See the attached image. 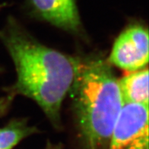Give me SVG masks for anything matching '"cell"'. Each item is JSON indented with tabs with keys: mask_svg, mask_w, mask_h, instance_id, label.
Instances as JSON below:
<instances>
[{
	"mask_svg": "<svg viewBox=\"0 0 149 149\" xmlns=\"http://www.w3.org/2000/svg\"><path fill=\"white\" fill-rule=\"evenodd\" d=\"M0 40L14 63L16 81L8 94L31 99L53 126L61 125V107L76 74L79 57L38 41L12 17L2 29Z\"/></svg>",
	"mask_w": 149,
	"mask_h": 149,
	"instance_id": "obj_1",
	"label": "cell"
},
{
	"mask_svg": "<svg viewBox=\"0 0 149 149\" xmlns=\"http://www.w3.org/2000/svg\"><path fill=\"white\" fill-rule=\"evenodd\" d=\"M69 94L82 139L88 149H107L124 103L112 66L100 56L79 58Z\"/></svg>",
	"mask_w": 149,
	"mask_h": 149,
	"instance_id": "obj_2",
	"label": "cell"
},
{
	"mask_svg": "<svg viewBox=\"0 0 149 149\" xmlns=\"http://www.w3.org/2000/svg\"><path fill=\"white\" fill-rule=\"evenodd\" d=\"M107 149H148V105L124 104Z\"/></svg>",
	"mask_w": 149,
	"mask_h": 149,
	"instance_id": "obj_3",
	"label": "cell"
},
{
	"mask_svg": "<svg viewBox=\"0 0 149 149\" xmlns=\"http://www.w3.org/2000/svg\"><path fill=\"white\" fill-rule=\"evenodd\" d=\"M148 33L141 24H132L118 36L108 57L111 65L132 72L147 68Z\"/></svg>",
	"mask_w": 149,
	"mask_h": 149,
	"instance_id": "obj_4",
	"label": "cell"
},
{
	"mask_svg": "<svg viewBox=\"0 0 149 149\" xmlns=\"http://www.w3.org/2000/svg\"><path fill=\"white\" fill-rule=\"evenodd\" d=\"M27 4L40 19L74 35L83 33L76 0H27Z\"/></svg>",
	"mask_w": 149,
	"mask_h": 149,
	"instance_id": "obj_5",
	"label": "cell"
},
{
	"mask_svg": "<svg viewBox=\"0 0 149 149\" xmlns=\"http://www.w3.org/2000/svg\"><path fill=\"white\" fill-rule=\"evenodd\" d=\"M119 87L124 104L148 105V69L145 68L123 76Z\"/></svg>",
	"mask_w": 149,
	"mask_h": 149,
	"instance_id": "obj_6",
	"label": "cell"
},
{
	"mask_svg": "<svg viewBox=\"0 0 149 149\" xmlns=\"http://www.w3.org/2000/svg\"><path fill=\"white\" fill-rule=\"evenodd\" d=\"M37 131V128L29 125L27 119L11 120L6 126L0 128V149H13L20 141Z\"/></svg>",
	"mask_w": 149,
	"mask_h": 149,
	"instance_id": "obj_7",
	"label": "cell"
},
{
	"mask_svg": "<svg viewBox=\"0 0 149 149\" xmlns=\"http://www.w3.org/2000/svg\"><path fill=\"white\" fill-rule=\"evenodd\" d=\"M14 97L15 96L13 94H8V93L4 97H0V117L7 113L10 106L12 105Z\"/></svg>",
	"mask_w": 149,
	"mask_h": 149,
	"instance_id": "obj_8",
	"label": "cell"
},
{
	"mask_svg": "<svg viewBox=\"0 0 149 149\" xmlns=\"http://www.w3.org/2000/svg\"><path fill=\"white\" fill-rule=\"evenodd\" d=\"M6 5V4H0V9H2V8H4Z\"/></svg>",
	"mask_w": 149,
	"mask_h": 149,
	"instance_id": "obj_9",
	"label": "cell"
},
{
	"mask_svg": "<svg viewBox=\"0 0 149 149\" xmlns=\"http://www.w3.org/2000/svg\"><path fill=\"white\" fill-rule=\"evenodd\" d=\"M49 149H59L58 147H54V146H51Z\"/></svg>",
	"mask_w": 149,
	"mask_h": 149,
	"instance_id": "obj_10",
	"label": "cell"
}]
</instances>
